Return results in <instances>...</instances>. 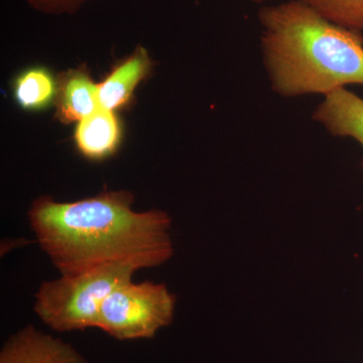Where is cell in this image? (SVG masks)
<instances>
[{
	"label": "cell",
	"mask_w": 363,
	"mask_h": 363,
	"mask_svg": "<svg viewBox=\"0 0 363 363\" xmlns=\"http://www.w3.org/2000/svg\"><path fill=\"white\" fill-rule=\"evenodd\" d=\"M133 201L128 191L67 203L43 196L33 203L28 221L62 276L128 257H156L164 264L174 252L171 218L162 210L136 212Z\"/></svg>",
	"instance_id": "cell-1"
},
{
	"label": "cell",
	"mask_w": 363,
	"mask_h": 363,
	"mask_svg": "<svg viewBox=\"0 0 363 363\" xmlns=\"http://www.w3.org/2000/svg\"><path fill=\"white\" fill-rule=\"evenodd\" d=\"M260 48L279 96H323L363 85V35L327 20L301 0L259 9Z\"/></svg>",
	"instance_id": "cell-2"
},
{
	"label": "cell",
	"mask_w": 363,
	"mask_h": 363,
	"mask_svg": "<svg viewBox=\"0 0 363 363\" xmlns=\"http://www.w3.org/2000/svg\"><path fill=\"white\" fill-rule=\"evenodd\" d=\"M162 264L156 257H128L44 281L35 294V312L56 331L97 328L100 307L117 286L131 281L138 269Z\"/></svg>",
	"instance_id": "cell-3"
},
{
	"label": "cell",
	"mask_w": 363,
	"mask_h": 363,
	"mask_svg": "<svg viewBox=\"0 0 363 363\" xmlns=\"http://www.w3.org/2000/svg\"><path fill=\"white\" fill-rule=\"evenodd\" d=\"M175 307L176 297L164 284L131 279L105 298L97 328L121 341L152 338L173 322Z\"/></svg>",
	"instance_id": "cell-4"
},
{
	"label": "cell",
	"mask_w": 363,
	"mask_h": 363,
	"mask_svg": "<svg viewBox=\"0 0 363 363\" xmlns=\"http://www.w3.org/2000/svg\"><path fill=\"white\" fill-rule=\"evenodd\" d=\"M0 363H90L71 344L28 325L7 339Z\"/></svg>",
	"instance_id": "cell-5"
},
{
	"label": "cell",
	"mask_w": 363,
	"mask_h": 363,
	"mask_svg": "<svg viewBox=\"0 0 363 363\" xmlns=\"http://www.w3.org/2000/svg\"><path fill=\"white\" fill-rule=\"evenodd\" d=\"M313 119L331 135L352 138L363 147V98L352 91L342 88L324 96Z\"/></svg>",
	"instance_id": "cell-6"
},
{
	"label": "cell",
	"mask_w": 363,
	"mask_h": 363,
	"mask_svg": "<svg viewBox=\"0 0 363 363\" xmlns=\"http://www.w3.org/2000/svg\"><path fill=\"white\" fill-rule=\"evenodd\" d=\"M152 66L147 50L136 48L133 55L119 63L104 82L98 84V106L114 112L128 105L135 88L149 76Z\"/></svg>",
	"instance_id": "cell-7"
},
{
	"label": "cell",
	"mask_w": 363,
	"mask_h": 363,
	"mask_svg": "<svg viewBox=\"0 0 363 363\" xmlns=\"http://www.w3.org/2000/svg\"><path fill=\"white\" fill-rule=\"evenodd\" d=\"M98 85L84 68L61 74L57 80L56 116L61 123H79L97 108Z\"/></svg>",
	"instance_id": "cell-8"
},
{
	"label": "cell",
	"mask_w": 363,
	"mask_h": 363,
	"mask_svg": "<svg viewBox=\"0 0 363 363\" xmlns=\"http://www.w3.org/2000/svg\"><path fill=\"white\" fill-rule=\"evenodd\" d=\"M74 138L83 157L90 161H104L111 157L121 145V123L113 111L99 107L79 121Z\"/></svg>",
	"instance_id": "cell-9"
},
{
	"label": "cell",
	"mask_w": 363,
	"mask_h": 363,
	"mask_svg": "<svg viewBox=\"0 0 363 363\" xmlns=\"http://www.w3.org/2000/svg\"><path fill=\"white\" fill-rule=\"evenodd\" d=\"M13 94L21 108L42 111L55 102L57 81L44 68L28 69L16 79Z\"/></svg>",
	"instance_id": "cell-10"
},
{
	"label": "cell",
	"mask_w": 363,
	"mask_h": 363,
	"mask_svg": "<svg viewBox=\"0 0 363 363\" xmlns=\"http://www.w3.org/2000/svg\"><path fill=\"white\" fill-rule=\"evenodd\" d=\"M336 25L363 32V0H301Z\"/></svg>",
	"instance_id": "cell-11"
},
{
	"label": "cell",
	"mask_w": 363,
	"mask_h": 363,
	"mask_svg": "<svg viewBox=\"0 0 363 363\" xmlns=\"http://www.w3.org/2000/svg\"><path fill=\"white\" fill-rule=\"evenodd\" d=\"M89 0H26L30 6L45 13H70Z\"/></svg>",
	"instance_id": "cell-12"
},
{
	"label": "cell",
	"mask_w": 363,
	"mask_h": 363,
	"mask_svg": "<svg viewBox=\"0 0 363 363\" xmlns=\"http://www.w3.org/2000/svg\"><path fill=\"white\" fill-rule=\"evenodd\" d=\"M253 2H257V4H262V2H264V0H252Z\"/></svg>",
	"instance_id": "cell-13"
}]
</instances>
